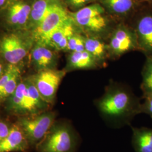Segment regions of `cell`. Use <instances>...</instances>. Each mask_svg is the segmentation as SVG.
I'll use <instances>...</instances> for the list:
<instances>
[{"mask_svg":"<svg viewBox=\"0 0 152 152\" xmlns=\"http://www.w3.org/2000/svg\"><path fill=\"white\" fill-rule=\"evenodd\" d=\"M95 104L104 121L114 128L130 125L132 119L140 114V98L129 87L117 82H110Z\"/></svg>","mask_w":152,"mask_h":152,"instance_id":"cell-1","label":"cell"},{"mask_svg":"<svg viewBox=\"0 0 152 152\" xmlns=\"http://www.w3.org/2000/svg\"><path fill=\"white\" fill-rule=\"evenodd\" d=\"M69 14L80 32L106 41L117 24L99 2L92 3L77 11H69Z\"/></svg>","mask_w":152,"mask_h":152,"instance_id":"cell-2","label":"cell"},{"mask_svg":"<svg viewBox=\"0 0 152 152\" xmlns=\"http://www.w3.org/2000/svg\"><path fill=\"white\" fill-rule=\"evenodd\" d=\"M78 142V135L71 123L55 120L36 148L37 152H76Z\"/></svg>","mask_w":152,"mask_h":152,"instance_id":"cell-3","label":"cell"},{"mask_svg":"<svg viewBox=\"0 0 152 152\" xmlns=\"http://www.w3.org/2000/svg\"><path fill=\"white\" fill-rule=\"evenodd\" d=\"M34 43L29 31H11L0 38V56L8 64L18 65L31 52Z\"/></svg>","mask_w":152,"mask_h":152,"instance_id":"cell-4","label":"cell"},{"mask_svg":"<svg viewBox=\"0 0 152 152\" xmlns=\"http://www.w3.org/2000/svg\"><path fill=\"white\" fill-rule=\"evenodd\" d=\"M56 117L55 112L48 110L31 116L18 117L16 123L27 138L30 146H36L41 141Z\"/></svg>","mask_w":152,"mask_h":152,"instance_id":"cell-5","label":"cell"},{"mask_svg":"<svg viewBox=\"0 0 152 152\" xmlns=\"http://www.w3.org/2000/svg\"><path fill=\"white\" fill-rule=\"evenodd\" d=\"M107 42L109 58L117 59L129 52L139 50L137 36L134 28L124 22L116 24Z\"/></svg>","mask_w":152,"mask_h":152,"instance_id":"cell-6","label":"cell"},{"mask_svg":"<svg viewBox=\"0 0 152 152\" xmlns=\"http://www.w3.org/2000/svg\"><path fill=\"white\" fill-rule=\"evenodd\" d=\"M69 18V11L63 2L59 0L50 9L41 24L32 32L35 42L45 45L52 33Z\"/></svg>","mask_w":152,"mask_h":152,"instance_id":"cell-7","label":"cell"},{"mask_svg":"<svg viewBox=\"0 0 152 152\" xmlns=\"http://www.w3.org/2000/svg\"><path fill=\"white\" fill-rule=\"evenodd\" d=\"M66 73L64 69H48L37 72L29 78L41 97L51 105L54 103L57 91Z\"/></svg>","mask_w":152,"mask_h":152,"instance_id":"cell-8","label":"cell"},{"mask_svg":"<svg viewBox=\"0 0 152 152\" xmlns=\"http://www.w3.org/2000/svg\"><path fill=\"white\" fill-rule=\"evenodd\" d=\"M32 2H29L28 0H10L0 10L5 25L11 31H28Z\"/></svg>","mask_w":152,"mask_h":152,"instance_id":"cell-9","label":"cell"},{"mask_svg":"<svg viewBox=\"0 0 152 152\" xmlns=\"http://www.w3.org/2000/svg\"><path fill=\"white\" fill-rule=\"evenodd\" d=\"M136 33L139 51L152 56V10L140 13L132 26Z\"/></svg>","mask_w":152,"mask_h":152,"instance_id":"cell-10","label":"cell"},{"mask_svg":"<svg viewBox=\"0 0 152 152\" xmlns=\"http://www.w3.org/2000/svg\"><path fill=\"white\" fill-rule=\"evenodd\" d=\"M31 52V61L37 72L56 69L59 61L58 51L44 44L35 42Z\"/></svg>","mask_w":152,"mask_h":152,"instance_id":"cell-11","label":"cell"},{"mask_svg":"<svg viewBox=\"0 0 152 152\" xmlns=\"http://www.w3.org/2000/svg\"><path fill=\"white\" fill-rule=\"evenodd\" d=\"M30 147L23 131L15 122L9 135L0 142V152H26Z\"/></svg>","mask_w":152,"mask_h":152,"instance_id":"cell-12","label":"cell"},{"mask_svg":"<svg viewBox=\"0 0 152 152\" xmlns=\"http://www.w3.org/2000/svg\"><path fill=\"white\" fill-rule=\"evenodd\" d=\"M78 31L80 32L70 16L65 23L52 33L45 45L58 52L61 51L66 52L69 38Z\"/></svg>","mask_w":152,"mask_h":152,"instance_id":"cell-13","label":"cell"},{"mask_svg":"<svg viewBox=\"0 0 152 152\" xmlns=\"http://www.w3.org/2000/svg\"><path fill=\"white\" fill-rule=\"evenodd\" d=\"M100 68L98 63L85 50L69 53L66 64L64 69L66 72L78 70L95 69Z\"/></svg>","mask_w":152,"mask_h":152,"instance_id":"cell-14","label":"cell"},{"mask_svg":"<svg viewBox=\"0 0 152 152\" xmlns=\"http://www.w3.org/2000/svg\"><path fill=\"white\" fill-rule=\"evenodd\" d=\"M105 11L112 17L124 19L129 17L135 11L136 0H99Z\"/></svg>","mask_w":152,"mask_h":152,"instance_id":"cell-15","label":"cell"},{"mask_svg":"<svg viewBox=\"0 0 152 152\" xmlns=\"http://www.w3.org/2000/svg\"><path fill=\"white\" fill-rule=\"evenodd\" d=\"M85 50L92 55L100 68L104 66L109 58L107 42L103 38L85 35Z\"/></svg>","mask_w":152,"mask_h":152,"instance_id":"cell-16","label":"cell"},{"mask_svg":"<svg viewBox=\"0 0 152 152\" xmlns=\"http://www.w3.org/2000/svg\"><path fill=\"white\" fill-rule=\"evenodd\" d=\"M59 0H33L28 31L33 32L44 20L50 9Z\"/></svg>","mask_w":152,"mask_h":152,"instance_id":"cell-17","label":"cell"},{"mask_svg":"<svg viewBox=\"0 0 152 152\" xmlns=\"http://www.w3.org/2000/svg\"><path fill=\"white\" fill-rule=\"evenodd\" d=\"M131 142L135 152H152V129L132 127Z\"/></svg>","mask_w":152,"mask_h":152,"instance_id":"cell-18","label":"cell"},{"mask_svg":"<svg viewBox=\"0 0 152 152\" xmlns=\"http://www.w3.org/2000/svg\"><path fill=\"white\" fill-rule=\"evenodd\" d=\"M140 88L142 96L152 94V56H146L142 72Z\"/></svg>","mask_w":152,"mask_h":152,"instance_id":"cell-19","label":"cell"},{"mask_svg":"<svg viewBox=\"0 0 152 152\" xmlns=\"http://www.w3.org/2000/svg\"><path fill=\"white\" fill-rule=\"evenodd\" d=\"M22 78L20 77V71L18 68L14 72L10 80L6 84L5 86L0 92V102L5 101L6 100L14 93L18 87Z\"/></svg>","mask_w":152,"mask_h":152,"instance_id":"cell-20","label":"cell"},{"mask_svg":"<svg viewBox=\"0 0 152 152\" xmlns=\"http://www.w3.org/2000/svg\"><path fill=\"white\" fill-rule=\"evenodd\" d=\"M85 50V35L76 32L69 38L66 52H77Z\"/></svg>","mask_w":152,"mask_h":152,"instance_id":"cell-21","label":"cell"},{"mask_svg":"<svg viewBox=\"0 0 152 152\" xmlns=\"http://www.w3.org/2000/svg\"><path fill=\"white\" fill-rule=\"evenodd\" d=\"M19 66L16 65L8 64L6 66L5 72L0 78V92L11 78V77Z\"/></svg>","mask_w":152,"mask_h":152,"instance_id":"cell-22","label":"cell"},{"mask_svg":"<svg viewBox=\"0 0 152 152\" xmlns=\"http://www.w3.org/2000/svg\"><path fill=\"white\" fill-rule=\"evenodd\" d=\"M64 1L72 9L77 11L89 4L96 2V0H64Z\"/></svg>","mask_w":152,"mask_h":152,"instance_id":"cell-23","label":"cell"},{"mask_svg":"<svg viewBox=\"0 0 152 152\" xmlns=\"http://www.w3.org/2000/svg\"><path fill=\"white\" fill-rule=\"evenodd\" d=\"M144 102L141 103L140 113L149 115L152 118V94L142 96Z\"/></svg>","mask_w":152,"mask_h":152,"instance_id":"cell-24","label":"cell"},{"mask_svg":"<svg viewBox=\"0 0 152 152\" xmlns=\"http://www.w3.org/2000/svg\"><path fill=\"white\" fill-rule=\"evenodd\" d=\"M12 126L10 122L0 118V142L9 135Z\"/></svg>","mask_w":152,"mask_h":152,"instance_id":"cell-25","label":"cell"},{"mask_svg":"<svg viewBox=\"0 0 152 152\" xmlns=\"http://www.w3.org/2000/svg\"><path fill=\"white\" fill-rule=\"evenodd\" d=\"M6 66H7V65L6 66L4 65V63L1 61V60H0V78L5 73L6 69Z\"/></svg>","mask_w":152,"mask_h":152,"instance_id":"cell-26","label":"cell"},{"mask_svg":"<svg viewBox=\"0 0 152 152\" xmlns=\"http://www.w3.org/2000/svg\"><path fill=\"white\" fill-rule=\"evenodd\" d=\"M10 0H0V10L2 9Z\"/></svg>","mask_w":152,"mask_h":152,"instance_id":"cell-27","label":"cell"},{"mask_svg":"<svg viewBox=\"0 0 152 152\" xmlns=\"http://www.w3.org/2000/svg\"><path fill=\"white\" fill-rule=\"evenodd\" d=\"M137 1H140V2H152V0H137Z\"/></svg>","mask_w":152,"mask_h":152,"instance_id":"cell-28","label":"cell"},{"mask_svg":"<svg viewBox=\"0 0 152 152\" xmlns=\"http://www.w3.org/2000/svg\"><path fill=\"white\" fill-rule=\"evenodd\" d=\"M136 1H137V0H136Z\"/></svg>","mask_w":152,"mask_h":152,"instance_id":"cell-29","label":"cell"}]
</instances>
